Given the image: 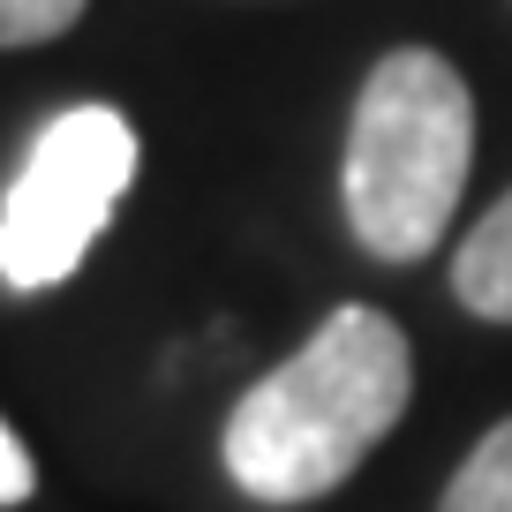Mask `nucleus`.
<instances>
[{
	"label": "nucleus",
	"mask_w": 512,
	"mask_h": 512,
	"mask_svg": "<svg viewBox=\"0 0 512 512\" xmlns=\"http://www.w3.org/2000/svg\"><path fill=\"white\" fill-rule=\"evenodd\" d=\"M31 490H38V467H31V452H23V437L0 422V505H23Z\"/></svg>",
	"instance_id": "obj_7"
},
{
	"label": "nucleus",
	"mask_w": 512,
	"mask_h": 512,
	"mask_svg": "<svg viewBox=\"0 0 512 512\" xmlns=\"http://www.w3.org/2000/svg\"><path fill=\"white\" fill-rule=\"evenodd\" d=\"M437 512H512V415L460 460V475H452Z\"/></svg>",
	"instance_id": "obj_5"
},
{
	"label": "nucleus",
	"mask_w": 512,
	"mask_h": 512,
	"mask_svg": "<svg viewBox=\"0 0 512 512\" xmlns=\"http://www.w3.org/2000/svg\"><path fill=\"white\" fill-rule=\"evenodd\" d=\"M467 166H475L467 76L430 46H392L362 76V98L347 121V159H339L354 241L384 264L430 256L460 211Z\"/></svg>",
	"instance_id": "obj_2"
},
{
	"label": "nucleus",
	"mask_w": 512,
	"mask_h": 512,
	"mask_svg": "<svg viewBox=\"0 0 512 512\" xmlns=\"http://www.w3.org/2000/svg\"><path fill=\"white\" fill-rule=\"evenodd\" d=\"M415 400V354L384 309L347 302L234 400L219 460L256 505L332 497Z\"/></svg>",
	"instance_id": "obj_1"
},
{
	"label": "nucleus",
	"mask_w": 512,
	"mask_h": 512,
	"mask_svg": "<svg viewBox=\"0 0 512 512\" xmlns=\"http://www.w3.org/2000/svg\"><path fill=\"white\" fill-rule=\"evenodd\" d=\"M452 294H460L475 317L512 324V189L482 211V226L460 241L452 256Z\"/></svg>",
	"instance_id": "obj_4"
},
{
	"label": "nucleus",
	"mask_w": 512,
	"mask_h": 512,
	"mask_svg": "<svg viewBox=\"0 0 512 512\" xmlns=\"http://www.w3.org/2000/svg\"><path fill=\"white\" fill-rule=\"evenodd\" d=\"M136 166H144V144L121 106L53 113L0 196V279L16 294L61 287L121 211Z\"/></svg>",
	"instance_id": "obj_3"
},
{
	"label": "nucleus",
	"mask_w": 512,
	"mask_h": 512,
	"mask_svg": "<svg viewBox=\"0 0 512 512\" xmlns=\"http://www.w3.org/2000/svg\"><path fill=\"white\" fill-rule=\"evenodd\" d=\"M91 0H0V46H46V38L76 31Z\"/></svg>",
	"instance_id": "obj_6"
}]
</instances>
